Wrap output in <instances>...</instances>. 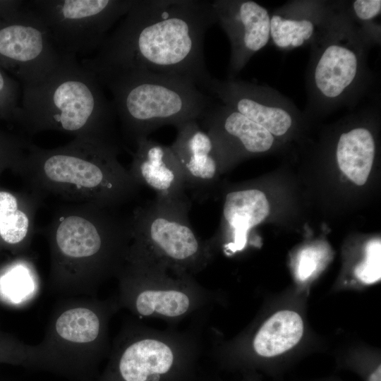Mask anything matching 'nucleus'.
<instances>
[{
	"mask_svg": "<svg viewBox=\"0 0 381 381\" xmlns=\"http://www.w3.org/2000/svg\"><path fill=\"white\" fill-rule=\"evenodd\" d=\"M345 10L368 43L374 41L378 42L380 26L375 23V20L380 16V0H354Z\"/></svg>",
	"mask_w": 381,
	"mask_h": 381,
	"instance_id": "21",
	"label": "nucleus"
},
{
	"mask_svg": "<svg viewBox=\"0 0 381 381\" xmlns=\"http://www.w3.org/2000/svg\"><path fill=\"white\" fill-rule=\"evenodd\" d=\"M368 44L345 8H334L325 32L312 45L308 84L315 107L332 108L358 90L366 73Z\"/></svg>",
	"mask_w": 381,
	"mask_h": 381,
	"instance_id": "7",
	"label": "nucleus"
},
{
	"mask_svg": "<svg viewBox=\"0 0 381 381\" xmlns=\"http://www.w3.org/2000/svg\"><path fill=\"white\" fill-rule=\"evenodd\" d=\"M303 334L301 316L291 310H281L274 314L255 333L252 346L260 356L272 357L294 347Z\"/></svg>",
	"mask_w": 381,
	"mask_h": 381,
	"instance_id": "19",
	"label": "nucleus"
},
{
	"mask_svg": "<svg viewBox=\"0 0 381 381\" xmlns=\"http://www.w3.org/2000/svg\"><path fill=\"white\" fill-rule=\"evenodd\" d=\"M191 205L155 198L137 207L131 217V246L178 274L205 270L213 256L209 241L201 238L189 219Z\"/></svg>",
	"mask_w": 381,
	"mask_h": 381,
	"instance_id": "8",
	"label": "nucleus"
},
{
	"mask_svg": "<svg viewBox=\"0 0 381 381\" xmlns=\"http://www.w3.org/2000/svg\"><path fill=\"white\" fill-rule=\"evenodd\" d=\"M25 4V1L0 0V20H8L17 16Z\"/></svg>",
	"mask_w": 381,
	"mask_h": 381,
	"instance_id": "27",
	"label": "nucleus"
},
{
	"mask_svg": "<svg viewBox=\"0 0 381 381\" xmlns=\"http://www.w3.org/2000/svg\"><path fill=\"white\" fill-rule=\"evenodd\" d=\"M69 55L56 47L47 26L28 1L17 16L0 20V67L23 85L42 82Z\"/></svg>",
	"mask_w": 381,
	"mask_h": 381,
	"instance_id": "10",
	"label": "nucleus"
},
{
	"mask_svg": "<svg viewBox=\"0 0 381 381\" xmlns=\"http://www.w3.org/2000/svg\"><path fill=\"white\" fill-rule=\"evenodd\" d=\"M30 141H16L0 133V161H14L21 164Z\"/></svg>",
	"mask_w": 381,
	"mask_h": 381,
	"instance_id": "25",
	"label": "nucleus"
},
{
	"mask_svg": "<svg viewBox=\"0 0 381 381\" xmlns=\"http://www.w3.org/2000/svg\"><path fill=\"white\" fill-rule=\"evenodd\" d=\"M135 147L128 171L137 184L152 190L157 200L191 205L181 166L170 146L147 138Z\"/></svg>",
	"mask_w": 381,
	"mask_h": 381,
	"instance_id": "15",
	"label": "nucleus"
},
{
	"mask_svg": "<svg viewBox=\"0 0 381 381\" xmlns=\"http://www.w3.org/2000/svg\"><path fill=\"white\" fill-rule=\"evenodd\" d=\"M176 128V136L170 147L181 166L187 192L195 200L205 201L213 193L221 171L214 143L197 120Z\"/></svg>",
	"mask_w": 381,
	"mask_h": 381,
	"instance_id": "13",
	"label": "nucleus"
},
{
	"mask_svg": "<svg viewBox=\"0 0 381 381\" xmlns=\"http://www.w3.org/2000/svg\"><path fill=\"white\" fill-rule=\"evenodd\" d=\"M0 289L6 298L19 303L31 296L35 283L29 271L23 266H18L1 278Z\"/></svg>",
	"mask_w": 381,
	"mask_h": 381,
	"instance_id": "22",
	"label": "nucleus"
},
{
	"mask_svg": "<svg viewBox=\"0 0 381 381\" xmlns=\"http://www.w3.org/2000/svg\"><path fill=\"white\" fill-rule=\"evenodd\" d=\"M368 381H381V367L379 365L369 377Z\"/></svg>",
	"mask_w": 381,
	"mask_h": 381,
	"instance_id": "28",
	"label": "nucleus"
},
{
	"mask_svg": "<svg viewBox=\"0 0 381 381\" xmlns=\"http://www.w3.org/2000/svg\"><path fill=\"white\" fill-rule=\"evenodd\" d=\"M270 213L265 194L256 188L235 190L226 194L223 205L224 223L231 232V241L224 248L235 253L246 246L250 230Z\"/></svg>",
	"mask_w": 381,
	"mask_h": 381,
	"instance_id": "17",
	"label": "nucleus"
},
{
	"mask_svg": "<svg viewBox=\"0 0 381 381\" xmlns=\"http://www.w3.org/2000/svg\"><path fill=\"white\" fill-rule=\"evenodd\" d=\"M318 262V253L312 249H306L300 255L297 276L301 281L306 280L316 270Z\"/></svg>",
	"mask_w": 381,
	"mask_h": 381,
	"instance_id": "26",
	"label": "nucleus"
},
{
	"mask_svg": "<svg viewBox=\"0 0 381 381\" xmlns=\"http://www.w3.org/2000/svg\"><path fill=\"white\" fill-rule=\"evenodd\" d=\"M375 154V140L366 127H355L340 135L336 149L337 163L356 184L362 186L366 182Z\"/></svg>",
	"mask_w": 381,
	"mask_h": 381,
	"instance_id": "18",
	"label": "nucleus"
},
{
	"mask_svg": "<svg viewBox=\"0 0 381 381\" xmlns=\"http://www.w3.org/2000/svg\"><path fill=\"white\" fill-rule=\"evenodd\" d=\"M217 22L231 45L229 78L236 75L249 60L270 42V13L251 0L212 1Z\"/></svg>",
	"mask_w": 381,
	"mask_h": 381,
	"instance_id": "12",
	"label": "nucleus"
},
{
	"mask_svg": "<svg viewBox=\"0 0 381 381\" xmlns=\"http://www.w3.org/2000/svg\"><path fill=\"white\" fill-rule=\"evenodd\" d=\"M119 152L74 138L53 149L30 142L20 166L32 191L70 202L118 207L133 199L140 186L118 160Z\"/></svg>",
	"mask_w": 381,
	"mask_h": 381,
	"instance_id": "3",
	"label": "nucleus"
},
{
	"mask_svg": "<svg viewBox=\"0 0 381 381\" xmlns=\"http://www.w3.org/2000/svg\"><path fill=\"white\" fill-rule=\"evenodd\" d=\"M58 258L73 267L89 262L99 271L121 270L132 242L131 217L93 202L59 207L44 229Z\"/></svg>",
	"mask_w": 381,
	"mask_h": 381,
	"instance_id": "5",
	"label": "nucleus"
},
{
	"mask_svg": "<svg viewBox=\"0 0 381 381\" xmlns=\"http://www.w3.org/2000/svg\"><path fill=\"white\" fill-rule=\"evenodd\" d=\"M216 23L210 1L133 0L95 56L80 63L97 79L146 71L182 78L200 88L212 77L205 61L204 39Z\"/></svg>",
	"mask_w": 381,
	"mask_h": 381,
	"instance_id": "1",
	"label": "nucleus"
},
{
	"mask_svg": "<svg viewBox=\"0 0 381 381\" xmlns=\"http://www.w3.org/2000/svg\"><path fill=\"white\" fill-rule=\"evenodd\" d=\"M200 89L277 137L288 133L298 111L274 90L236 78L220 80L211 77Z\"/></svg>",
	"mask_w": 381,
	"mask_h": 381,
	"instance_id": "11",
	"label": "nucleus"
},
{
	"mask_svg": "<svg viewBox=\"0 0 381 381\" xmlns=\"http://www.w3.org/2000/svg\"><path fill=\"white\" fill-rule=\"evenodd\" d=\"M98 80L111 92L123 140L134 146L164 126L198 121L214 102L194 83L176 76L130 71Z\"/></svg>",
	"mask_w": 381,
	"mask_h": 381,
	"instance_id": "4",
	"label": "nucleus"
},
{
	"mask_svg": "<svg viewBox=\"0 0 381 381\" xmlns=\"http://www.w3.org/2000/svg\"><path fill=\"white\" fill-rule=\"evenodd\" d=\"M100 326L97 314L85 308L65 311L58 318L55 325L61 337L75 343H87L95 340L99 334Z\"/></svg>",
	"mask_w": 381,
	"mask_h": 381,
	"instance_id": "20",
	"label": "nucleus"
},
{
	"mask_svg": "<svg viewBox=\"0 0 381 381\" xmlns=\"http://www.w3.org/2000/svg\"><path fill=\"white\" fill-rule=\"evenodd\" d=\"M334 8L318 1H295L270 14V41L281 50L313 45L325 32Z\"/></svg>",
	"mask_w": 381,
	"mask_h": 381,
	"instance_id": "16",
	"label": "nucleus"
},
{
	"mask_svg": "<svg viewBox=\"0 0 381 381\" xmlns=\"http://www.w3.org/2000/svg\"><path fill=\"white\" fill-rule=\"evenodd\" d=\"M216 146L221 171L235 154L265 152L271 149L274 136L267 129L232 108L215 101L198 120Z\"/></svg>",
	"mask_w": 381,
	"mask_h": 381,
	"instance_id": "14",
	"label": "nucleus"
},
{
	"mask_svg": "<svg viewBox=\"0 0 381 381\" xmlns=\"http://www.w3.org/2000/svg\"><path fill=\"white\" fill-rule=\"evenodd\" d=\"M19 93L18 83L0 67V119L16 120Z\"/></svg>",
	"mask_w": 381,
	"mask_h": 381,
	"instance_id": "23",
	"label": "nucleus"
},
{
	"mask_svg": "<svg viewBox=\"0 0 381 381\" xmlns=\"http://www.w3.org/2000/svg\"><path fill=\"white\" fill-rule=\"evenodd\" d=\"M381 243L378 239L367 243L365 258L355 269L356 277L365 284H373L381 277Z\"/></svg>",
	"mask_w": 381,
	"mask_h": 381,
	"instance_id": "24",
	"label": "nucleus"
},
{
	"mask_svg": "<svg viewBox=\"0 0 381 381\" xmlns=\"http://www.w3.org/2000/svg\"><path fill=\"white\" fill-rule=\"evenodd\" d=\"M47 26L56 47L76 56L98 49L110 28L133 0H33L28 1Z\"/></svg>",
	"mask_w": 381,
	"mask_h": 381,
	"instance_id": "9",
	"label": "nucleus"
},
{
	"mask_svg": "<svg viewBox=\"0 0 381 381\" xmlns=\"http://www.w3.org/2000/svg\"><path fill=\"white\" fill-rule=\"evenodd\" d=\"M116 119L103 86L75 55L42 82L23 85L16 118L30 135L56 131L120 152Z\"/></svg>",
	"mask_w": 381,
	"mask_h": 381,
	"instance_id": "2",
	"label": "nucleus"
},
{
	"mask_svg": "<svg viewBox=\"0 0 381 381\" xmlns=\"http://www.w3.org/2000/svg\"><path fill=\"white\" fill-rule=\"evenodd\" d=\"M121 269L133 310L140 317L159 318L171 325L191 316L207 315L214 293L188 274H178L131 244Z\"/></svg>",
	"mask_w": 381,
	"mask_h": 381,
	"instance_id": "6",
	"label": "nucleus"
}]
</instances>
